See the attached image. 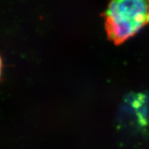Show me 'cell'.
Returning a JSON list of instances; mask_svg holds the SVG:
<instances>
[{
  "instance_id": "obj_1",
  "label": "cell",
  "mask_w": 149,
  "mask_h": 149,
  "mask_svg": "<svg viewBox=\"0 0 149 149\" xmlns=\"http://www.w3.org/2000/svg\"><path fill=\"white\" fill-rule=\"evenodd\" d=\"M104 22L110 40L122 44L149 23V0H110Z\"/></svg>"
}]
</instances>
